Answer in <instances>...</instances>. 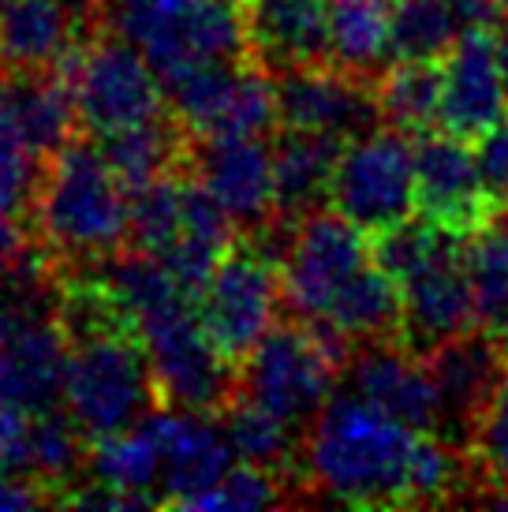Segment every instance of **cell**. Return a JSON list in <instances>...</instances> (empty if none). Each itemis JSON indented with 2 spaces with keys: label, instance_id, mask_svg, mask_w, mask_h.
Segmentation results:
<instances>
[{
  "label": "cell",
  "instance_id": "cell-1",
  "mask_svg": "<svg viewBox=\"0 0 508 512\" xmlns=\"http://www.w3.org/2000/svg\"><path fill=\"white\" fill-rule=\"evenodd\" d=\"M423 430H411L378 404L333 397L307 434V475L329 501L359 509L411 505V464Z\"/></svg>",
  "mask_w": 508,
  "mask_h": 512
},
{
  "label": "cell",
  "instance_id": "cell-2",
  "mask_svg": "<svg viewBox=\"0 0 508 512\" xmlns=\"http://www.w3.org/2000/svg\"><path fill=\"white\" fill-rule=\"evenodd\" d=\"M374 262L400 285V344L430 356L475 326V296L467 277V236L438 228L423 214L374 236Z\"/></svg>",
  "mask_w": 508,
  "mask_h": 512
},
{
  "label": "cell",
  "instance_id": "cell-3",
  "mask_svg": "<svg viewBox=\"0 0 508 512\" xmlns=\"http://www.w3.org/2000/svg\"><path fill=\"white\" fill-rule=\"evenodd\" d=\"M38 232L71 262H98L131 240V195L101 146L68 143L53 154L38 187Z\"/></svg>",
  "mask_w": 508,
  "mask_h": 512
},
{
  "label": "cell",
  "instance_id": "cell-4",
  "mask_svg": "<svg viewBox=\"0 0 508 512\" xmlns=\"http://www.w3.org/2000/svg\"><path fill=\"white\" fill-rule=\"evenodd\" d=\"M161 404L154 367L127 322H94L71 341L64 408L90 441L139 427Z\"/></svg>",
  "mask_w": 508,
  "mask_h": 512
},
{
  "label": "cell",
  "instance_id": "cell-5",
  "mask_svg": "<svg viewBox=\"0 0 508 512\" xmlns=\"http://www.w3.org/2000/svg\"><path fill=\"white\" fill-rule=\"evenodd\" d=\"M348 356L352 341L329 322H284L269 329L240 363V393L288 427H303L333 400Z\"/></svg>",
  "mask_w": 508,
  "mask_h": 512
},
{
  "label": "cell",
  "instance_id": "cell-6",
  "mask_svg": "<svg viewBox=\"0 0 508 512\" xmlns=\"http://www.w3.org/2000/svg\"><path fill=\"white\" fill-rule=\"evenodd\" d=\"M109 23L142 49L161 83L206 60H251L236 0H109Z\"/></svg>",
  "mask_w": 508,
  "mask_h": 512
},
{
  "label": "cell",
  "instance_id": "cell-7",
  "mask_svg": "<svg viewBox=\"0 0 508 512\" xmlns=\"http://www.w3.org/2000/svg\"><path fill=\"white\" fill-rule=\"evenodd\" d=\"M146 359L154 367L161 400L191 412H221L240 389V367L221 356V348L202 326L195 296L176 292L135 318Z\"/></svg>",
  "mask_w": 508,
  "mask_h": 512
},
{
  "label": "cell",
  "instance_id": "cell-8",
  "mask_svg": "<svg viewBox=\"0 0 508 512\" xmlns=\"http://www.w3.org/2000/svg\"><path fill=\"white\" fill-rule=\"evenodd\" d=\"M57 68L68 75L83 128L98 139L165 116L169 98L161 75L142 57V49H135L116 30L113 38L75 45Z\"/></svg>",
  "mask_w": 508,
  "mask_h": 512
},
{
  "label": "cell",
  "instance_id": "cell-9",
  "mask_svg": "<svg viewBox=\"0 0 508 512\" xmlns=\"http://www.w3.org/2000/svg\"><path fill=\"white\" fill-rule=\"evenodd\" d=\"M329 206L367 236L389 232L419 214L415 206V143L400 128H370L344 143Z\"/></svg>",
  "mask_w": 508,
  "mask_h": 512
},
{
  "label": "cell",
  "instance_id": "cell-10",
  "mask_svg": "<svg viewBox=\"0 0 508 512\" xmlns=\"http://www.w3.org/2000/svg\"><path fill=\"white\" fill-rule=\"evenodd\" d=\"M370 262H374V247L367 232L337 214L333 206L299 217L292 221V236L277 262L284 307L303 322H322L329 318L333 303L344 296V288Z\"/></svg>",
  "mask_w": 508,
  "mask_h": 512
},
{
  "label": "cell",
  "instance_id": "cell-11",
  "mask_svg": "<svg viewBox=\"0 0 508 512\" xmlns=\"http://www.w3.org/2000/svg\"><path fill=\"white\" fill-rule=\"evenodd\" d=\"M281 299V266L266 255V243H236L195 303L221 356L240 367L254 344L277 326Z\"/></svg>",
  "mask_w": 508,
  "mask_h": 512
},
{
  "label": "cell",
  "instance_id": "cell-12",
  "mask_svg": "<svg viewBox=\"0 0 508 512\" xmlns=\"http://www.w3.org/2000/svg\"><path fill=\"white\" fill-rule=\"evenodd\" d=\"M415 206L426 221L456 236H475L494 221L497 202L482 180L479 154L452 131H426L415 143Z\"/></svg>",
  "mask_w": 508,
  "mask_h": 512
},
{
  "label": "cell",
  "instance_id": "cell-13",
  "mask_svg": "<svg viewBox=\"0 0 508 512\" xmlns=\"http://www.w3.org/2000/svg\"><path fill=\"white\" fill-rule=\"evenodd\" d=\"M187 165L213 199L225 206L236 228L266 236V225L277 217L273 146H266V139H254V135L191 139Z\"/></svg>",
  "mask_w": 508,
  "mask_h": 512
},
{
  "label": "cell",
  "instance_id": "cell-14",
  "mask_svg": "<svg viewBox=\"0 0 508 512\" xmlns=\"http://www.w3.org/2000/svg\"><path fill=\"white\" fill-rule=\"evenodd\" d=\"M508 116V83L497 38L486 27L464 30L441 57V131L479 143Z\"/></svg>",
  "mask_w": 508,
  "mask_h": 512
},
{
  "label": "cell",
  "instance_id": "cell-15",
  "mask_svg": "<svg viewBox=\"0 0 508 512\" xmlns=\"http://www.w3.org/2000/svg\"><path fill=\"white\" fill-rule=\"evenodd\" d=\"M281 128L325 131L337 139H355L378 128L381 105L370 79L344 72L337 64H311L277 72Z\"/></svg>",
  "mask_w": 508,
  "mask_h": 512
},
{
  "label": "cell",
  "instance_id": "cell-16",
  "mask_svg": "<svg viewBox=\"0 0 508 512\" xmlns=\"http://www.w3.org/2000/svg\"><path fill=\"white\" fill-rule=\"evenodd\" d=\"M142 423L150 427L161 449V505L187 509L236 464L221 419H210V412L169 404L150 412Z\"/></svg>",
  "mask_w": 508,
  "mask_h": 512
},
{
  "label": "cell",
  "instance_id": "cell-17",
  "mask_svg": "<svg viewBox=\"0 0 508 512\" xmlns=\"http://www.w3.org/2000/svg\"><path fill=\"white\" fill-rule=\"evenodd\" d=\"M348 385L355 397L378 404L381 412L396 415L411 430L434 434L441 427V393L430 374L426 356L404 344H367L348 367Z\"/></svg>",
  "mask_w": 508,
  "mask_h": 512
},
{
  "label": "cell",
  "instance_id": "cell-18",
  "mask_svg": "<svg viewBox=\"0 0 508 512\" xmlns=\"http://www.w3.org/2000/svg\"><path fill=\"white\" fill-rule=\"evenodd\" d=\"M251 60L269 72L333 64V0H240Z\"/></svg>",
  "mask_w": 508,
  "mask_h": 512
},
{
  "label": "cell",
  "instance_id": "cell-19",
  "mask_svg": "<svg viewBox=\"0 0 508 512\" xmlns=\"http://www.w3.org/2000/svg\"><path fill=\"white\" fill-rule=\"evenodd\" d=\"M71 337L53 314H34L0 348V404L30 415L53 412L64 400Z\"/></svg>",
  "mask_w": 508,
  "mask_h": 512
},
{
  "label": "cell",
  "instance_id": "cell-20",
  "mask_svg": "<svg viewBox=\"0 0 508 512\" xmlns=\"http://www.w3.org/2000/svg\"><path fill=\"white\" fill-rule=\"evenodd\" d=\"M430 374L438 382L441 393V427L449 423L452 430L460 434H471V423L479 408L486 404V397L494 393V385L501 382L505 374V352H501V341L486 337V333H464V337H452L441 348H434L430 356Z\"/></svg>",
  "mask_w": 508,
  "mask_h": 512
},
{
  "label": "cell",
  "instance_id": "cell-21",
  "mask_svg": "<svg viewBox=\"0 0 508 512\" xmlns=\"http://www.w3.org/2000/svg\"><path fill=\"white\" fill-rule=\"evenodd\" d=\"M348 139L325 131L284 128L273 143V180H277V217H299L322 210L329 202V187L337 176V161Z\"/></svg>",
  "mask_w": 508,
  "mask_h": 512
},
{
  "label": "cell",
  "instance_id": "cell-22",
  "mask_svg": "<svg viewBox=\"0 0 508 512\" xmlns=\"http://www.w3.org/2000/svg\"><path fill=\"white\" fill-rule=\"evenodd\" d=\"M83 19L60 0H4L0 4V64L15 72H53L75 49Z\"/></svg>",
  "mask_w": 508,
  "mask_h": 512
},
{
  "label": "cell",
  "instance_id": "cell-23",
  "mask_svg": "<svg viewBox=\"0 0 508 512\" xmlns=\"http://www.w3.org/2000/svg\"><path fill=\"white\" fill-rule=\"evenodd\" d=\"M101 150H105V161L113 165L120 184L131 195L139 187L154 184L157 176H169V172L180 169L187 161V150H191V135L176 116L172 120L157 116V120L105 135Z\"/></svg>",
  "mask_w": 508,
  "mask_h": 512
},
{
  "label": "cell",
  "instance_id": "cell-24",
  "mask_svg": "<svg viewBox=\"0 0 508 512\" xmlns=\"http://www.w3.org/2000/svg\"><path fill=\"white\" fill-rule=\"evenodd\" d=\"M333 64L378 83L393 60V0H333Z\"/></svg>",
  "mask_w": 508,
  "mask_h": 512
},
{
  "label": "cell",
  "instance_id": "cell-25",
  "mask_svg": "<svg viewBox=\"0 0 508 512\" xmlns=\"http://www.w3.org/2000/svg\"><path fill=\"white\" fill-rule=\"evenodd\" d=\"M86 475L90 483L124 490L146 505H161V449L146 423L94 438L86 453Z\"/></svg>",
  "mask_w": 508,
  "mask_h": 512
},
{
  "label": "cell",
  "instance_id": "cell-26",
  "mask_svg": "<svg viewBox=\"0 0 508 512\" xmlns=\"http://www.w3.org/2000/svg\"><path fill=\"white\" fill-rule=\"evenodd\" d=\"M381 120L408 135H426L441 120V60H393L374 83Z\"/></svg>",
  "mask_w": 508,
  "mask_h": 512
},
{
  "label": "cell",
  "instance_id": "cell-27",
  "mask_svg": "<svg viewBox=\"0 0 508 512\" xmlns=\"http://www.w3.org/2000/svg\"><path fill=\"white\" fill-rule=\"evenodd\" d=\"M467 277L475 296V326L505 341L508 337V228L505 221L467 236Z\"/></svg>",
  "mask_w": 508,
  "mask_h": 512
},
{
  "label": "cell",
  "instance_id": "cell-28",
  "mask_svg": "<svg viewBox=\"0 0 508 512\" xmlns=\"http://www.w3.org/2000/svg\"><path fill=\"white\" fill-rule=\"evenodd\" d=\"M217 419H221V430H225L236 460L269 468L277 471V475H288V471L296 468V460H292V434H296V427H288L273 412L258 408L254 400L243 397L240 389L217 412Z\"/></svg>",
  "mask_w": 508,
  "mask_h": 512
},
{
  "label": "cell",
  "instance_id": "cell-29",
  "mask_svg": "<svg viewBox=\"0 0 508 512\" xmlns=\"http://www.w3.org/2000/svg\"><path fill=\"white\" fill-rule=\"evenodd\" d=\"M184 228V172L157 176L154 184L131 191V247L161 258Z\"/></svg>",
  "mask_w": 508,
  "mask_h": 512
},
{
  "label": "cell",
  "instance_id": "cell-30",
  "mask_svg": "<svg viewBox=\"0 0 508 512\" xmlns=\"http://www.w3.org/2000/svg\"><path fill=\"white\" fill-rule=\"evenodd\" d=\"M460 34L445 0H393V60H441Z\"/></svg>",
  "mask_w": 508,
  "mask_h": 512
},
{
  "label": "cell",
  "instance_id": "cell-31",
  "mask_svg": "<svg viewBox=\"0 0 508 512\" xmlns=\"http://www.w3.org/2000/svg\"><path fill=\"white\" fill-rule=\"evenodd\" d=\"M38 187V154L15 120L12 83H0V217H19Z\"/></svg>",
  "mask_w": 508,
  "mask_h": 512
},
{
  "label": "cell",
  "instance_id": "cell-32",
  "mask_svg": "<svg viewBox=\"0 0 508 512\" xmlns=\"http://www.w3.org/2000/svg\"><path fill=\"white\" fill-rule=\"evenodd\" d=\"M83 427L68 412H42L34 415L30 430V475L42 483H68L79 468H86Z\"/></svg>",
  "mask_w": 508,
  "mask_h": 512
},
{
  "label": "cell",
  "instance_id": "cell-33",
  "mask_svg": "<svg viewBox=\"0 0 508 512\" xmlns=\"http://www.w3.org/2000/svg\"><path fill=\"white\" fill-rule=\"evenodd\" d=\"M284 501V479L277 471L236 460L217 483L198 494L187 509L195 512H251V509H273Z\"/></svg>",
  "mask_w": 508,
  "mask_h": 512
},
{
  "label": "cell",
  "instance_id": "cell-34",
  "mask_svg": "<svg viewBox=\"0 0 508 512\" xmlns=\"http://www.w3.org/2000/svg\"><path fill=\"white\" fill-rule=\"evenodd\" d=\"M467 445H471V460L479 464L482 479L494 490L508 486V374H501L494 393L479 408Z\"/></svg>",
  "mask_w": 508,
  "mask_h": 512
},
{
  "label": "cell",
  "instance_id": "cell-35",
  "mask_svg": "<svg viewBox=\"0 0 508 512\" xmlns=\"http://www.w3.org/2000/svg\"><path fill=\"white\" fill-rule=\"evenodd\" d=\"M475 154H479L482 180L490 187V195L497 202V214H501V210H508V116L494 131L482 135Z\"/></svg>",
  "mask_w": 508,
  "mask_h": 512
},
{
  "label": "cell",
  "instance_id": "cell-36",
  "mask_svg": "<svg viewBox=\"0 0 508 512\" xmlns=\"http://www.w3.org/2000/svg\"><path fill=\"white\" fill-rule=\"evenodd\" d=\"M30 430L34 415L12 404H0V471H30Z\"/></svg>",
  "mask_w": 508,
  "mask_h": 512
},
{
  "label": "cell",
  "instance_id": "cell-37",
  "mask_svg": "<svg viewBox=\"0 0 508 512\" xmlns=\"http://www.w3.org/2000/svg\"><path fill=\"white\" fill-rule=\"evenodd\" d=\"M45 501H53V494H45L42 483L23 479L19 471H0V512L38 509Z\"/></svg>",
  "mask_w": 508,
  "mask_h": 512
},
{
  "label": "cell",
  "instance_id": "cell-38",
  "mask_svg": "<svg viewBox=\"0 0 508 512\" xmlns=\"http://www.w3.org/2000/svg\"><path fill=\"white\" fill-rule=\"evenodd\" d=\"M456 15V23L464 30L471 27H490L501 19V8H505V0H445Z\"/></svg>",
  "mask_w": 508,
  "mask_h": 512
},
{
  "label": "cell",
  "instance_id": "cell-39",
  "mask_svg": "<svg viewBox=\"0 0 508 512\" xmlns=\"http://www.w3.org/2000/svg\"><path fill=\"white\" fill-rule=\"evenodd\" d=\"M27 258V236L15 217H0V281Z\"/></svg>",
  "mask_w": 508,
  "mask_h": 512
},
{
  "label": "cell",
  "instance_id": "cell-40",
  "mask_svg": "<svg viewBox=\"0 0 508 512\" xmlns=\"http://www.w3.org/2000/svg\"><path fill=\"white\" fill-rule=\"evenodd\" d=\"M27 318H34V314H27V307L12 296V288H8V285L0 288V348L12 341L15 329L23 326Z\"/></svg>",
  "mask_w": 508,
  "mask_h": 512
},
{
  "label": "cell",
  "instance_id": "cell-41",
  "mask_svg": "<svg viewBox=\"0 0 508 512\" xmlns=\"http://www.w3.org/2000/svg\"><path fill=\"white\" fill-rule=\"evenodd\" d=\"M497 57H501V72H505V83H508V12L501 19V34H497Z\"/></svg>",
  "mask_w": 508,
  "mask_h": 512
},
{
  "label": "cell",
  "instance_id": "cell-42",
  "mask_svg": "<svg viewBox=\"0 0 508 512\" xmlns=\"http://www.w3.org/2000/svg\"><path fill=\"white\" fill-rule=\"evenodd\" d=\"M60 4H64V8H71V12L79 15V19H86V15L98 8L101 0H60Z\"/></svg>",
  "mask_w": 508,
  "mask_h": 512
},
{
  "label": "cell",
  "instance_id": "cell-43",
  "mask_svg": "<svg viewBox=\"0 0 508 512\" xmlns=\"http://www.w3.org/2000/svg\"><path fill=\"white\" fill-rule=\"evenodd\" d=\"M486 505H494V509H508V486H497L490 498H482Z\"/></svg>",
  "mask_w": 508,
  "mask_h": 512
},
{
  "label": "cell",
  "instance_id": "cell-44",
  "mask_svg": "<svg viewBox=\"0 0 508 512\" xmlns=\"http://www.w3.org/2000/svg\"><path fill=\"white\" fill-rule=\"evenodd\" d=\"M501 352H505V363H508V337L501 341Z\"/></svg>",
  "mask_w": 508,
  "mask_h": 512
},
{
  "label": "cell",
  "instance_id": "cell-45",
  "mask_svg": "<svg viewBox=\"0 0 508 512\" xmlns=\"http://www.w3.org/2000/svg\"><path fill=\"white\" fill-rule=\"evenodd\" d=\"M505 8H508V0H505Z\"/></svg>",
  "mask_w": 508,
  "mask_h": 512
},
{
  "label": "cell",
  "instance_id": "cell-46",
  "mask_svg": "<svg viewBox=\"0 0 508 512\" xmlns=\"http://www.w3.org/2000/svg\"><path fill=\"white\" fill-rule=\"evenodd\" d=\"M505 228H508V221H505Z\"/></svg>",
  "mask_w": 508,
  "mask_h": 512
},
{
  "label": "cell",
  "instance_id": "cell-47",
  "mask_svg": "<svg viewBox=\"0 0 508 512\" xmlns=\"http://www.w3.org/2000/svg\"><path fill=\"white\" fill-rule=\"evenodd\" d=\"M236 4H240V0H236Z\"/></svg>",
  "mask_w": 508,
  "mask_h": 512
},
{
  "label": "cell",
  "instance_id": "cell-48",
  "mask_svg": "<svg viewBox=\"0 0 508 512\" xmlns=\"http://www.w3.org/2000/svg\"><path fill=\"white\" fill-rule=\"evenodd\" d=\"M0 4H4V0H0Z\"/></svg>",
  "mask_w": 508,
  "mask_h": 512
}]
</instances>
